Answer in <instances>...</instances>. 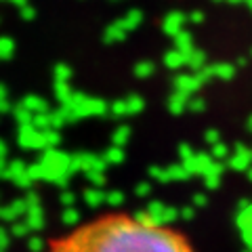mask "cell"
<instances>
[{
    "mask_svg": "<svg viewBox=\"0 0 252 252\" xmlns=\"http://www.w3.org/2000/svg\"><path fill=\"white\" fill-rule=\"evenodd\" d=\"M49 252H193L183 233L130 215H103L53 240Z\"/></svg>",
    "mask_w": 252,
    "mask_h": 252,
    "instance_id": "cell-1",
    "label": "cell"
}]
</instances>
